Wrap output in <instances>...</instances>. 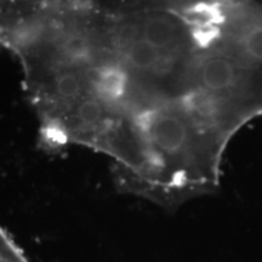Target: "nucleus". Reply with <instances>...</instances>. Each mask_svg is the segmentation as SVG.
<instances>
[{
    "instance_id": "nucleus-2",
    "label": "nucleus",
    "mask_w": 262,
    "mask_h": 262,
    "mask_svg": "<svg viewBox=\"0 0 262 262\" xmlns=\"http://www.w3.org/2000/svg\"><path fill=\"white\" fill-rule=\"evenodd\" d=\"M0 262H32L0 225Z\"/></svg>"
},
{
    "instance_id": "nucleus-1",
    "label": "nucleus",
    "mask_w": 262,
    "mask_h": 262,
    "mask_svg": "<svg viewBox=\"0 0 262 262\" xmlns=\"http://www.w3.org/2000/svg\"><path fill=\"white\" fill-rule=\"evenodd\" d=\"M216 39L242 61L262 68V4L220 2L211 4Z\"/></svg>"
}]
</instances>
